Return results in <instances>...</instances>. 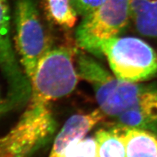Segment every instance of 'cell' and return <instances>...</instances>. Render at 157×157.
<instances>
[{"label": "cell", "mask_w": 157, "mask_h": 157, "mask_svg": "<svg viewBox=\"0 0 157 157\" xmlns=\"http://www.w3.org/2000/svg\"><path fill=\"white\" fill-rule=\"evenodd\" d=\"M46 16L53 25L70 29L77 22V14L70 0H41Z\"/></svg>", "instance_id": "obj_12"}, {"label": "cell", "mask_w": 157, "mask_h": 157, "mask_svg": "<svg viewBox=\"0 0 157 157\" xmlns=\"http://www.w3.org/2000/svg\"><path fill=\"white\" fill-rule=\"evenodd\" d=\"M76 70L78 77L93 86L100 110L115 118L133 106L153 85H141L113 76L88 54L77 50Z\"/></svg>", "instance_id": "obj_2"}, {"label": "cell", "mask_w": 157, "mask_h": 157, "mask_svg": "<svg viewBox=\"0 0 157 157\" xmlns=\"http://www.w3.org/2000/svg\"><path fill=\"white\" fill-rule=\"evenodd\" d=\"M75 33L78 47L100 56L101 44L119 36L131 21L129 0H105L82 17Z\"/></svg>", "instance_id": "obj_5"}, {"label": "cell", "mask_w": 157, "mask_h": 157, "mask_svg": "<svg viewBox=\"0 0 157 157\" xmlns=\"http://www.w3.org/2000/svg\"><path fill=\"white\" fill-rule=\"evenodd\" d=\"M126 157H157V136L151 132L125 128Z\"/></svg>", "instance_id": "obj_10"}, {"label": "cell", "mask_w": 157, "mask_h": 157, "mask_svg": "<svg viewBox=\"0 0 157 157\" xmlns=\"http://www.w3.org/2000/svg\"><path fill=\"white\" fill-rule=\"evenodd\" d=\"M100 51L121 79L138 82L157 75V53L141 39L118 36L103 42Z\"/></svg>", "instance_id": "obj_4"}, {"label": "cell", "mask_w": 157, "mask_h": 157, "mask_svg": "<svg viewBox=\"0 0 157 157\" xmlns=\"http://www.w3.org/2000/svg\"><path fill=\"white\" fill-rule=\"evenodd\" d=\"M14 17L20 63L30 81L39 63L54 47L52 39L43 25L36 0H15Z\"/></svg>", "instance_id": "obj_3"}, {"label": "cell", "mask_w": 157, "mask_h": 157, "mask_svg": "<svg viewBox=\"0 0 157 157\" xmlns=\"http://www.w3.org/2000/svg\"><path fill=\"white\" fill-rule=\"evenodd\" d=\"M2 103H3V100H1V98H0V107L2 106Z\"/></svg>", "instance_id": "obj_15"}, {"label": "cell", "mask_w": 157, "mask_h": 157, "mask_svg": "<svg viewBox=\"0 0 157 157\" xmlns=\"http://www.w3.org/2000/svg\"><path fill=\"white\" fill-rule=\"evenodd\" d=\"M70 1L77 15L84 17L101 6L105 0H70Z\"/></svg>", "instance_id": "obj_14"}, {"label": "cell", "mask_w": 157, "mask_h": 157, "mask_svg": "<svg viewBox=\"0 0 157 157\" xmlns=\"http://www.w3.org/2000/svg\"><path fill=\"white\" fill-rule=\"evenodd\" d=\"M117 126L157 134V88L155 85L136 104L116 117Z\"/></svg>", "instance_id": "obj_7"}, {"label": "cell", "mask_w": 157, "mask_h": 157, "mask_svg": "<svg viewBox=\"0 0 157 157\" xmlns=\"http://www.w3.org/2000/svg\"><path fill=\"white\" fill-rule=\"evenodd\" d=\"M104 119V114L100 109L69 118L55 138L48 157H63L69 146L84 138L88 132Z\"/></svg>", "instance_id": "obj_8"}, {"label": "cell", "mask_w": 157, "mask_h": 157, "mask_svg": "<svg viewBox=\"0 0 157 157\" xmlns=\"http://www.w3.org/2000/svg\"><path fill=\"white\" fill-rule=\"evenodd\" d=\"M63 157H98L95 137H87L73 142Z\"/></svg>", "instance_id": "obj_13"}, {"label": "cell", "mask_w": 157, "mask_h": 157, "mask_svg": "<svg viewBox=\"0 0 157 157\" xmlns=\"http://www.w3.org/2000/svg\"><path fill=\"white\" fill-rule=\"evenodd\" d=\"M131 21L141 35L157 38V0H129Z\"/></svg>", "instance_id": "obj_9"}, {"label": "cell", "mask_w": 157, "mask_h": 157, "mask_svg": "<svg viewBox=\"0 0 157 157\" xmlns=\"http://www.w3.org/2000/svg\"><path fill=\"white\" fill-rule=\"evenodd\" d=\"M126 128L100 129L95 135L98 157H126L124 132Z\"/></svg>", "instance_id": "obj_11"}, {"label": "cell", "mask_w": 157, "mask_h": 157, "mask_svg": "<svg viewBox=\"0 0 157 157\" xmlns=\"http://www.w3.org/2000/svg\"><path fill=\"white\" fill-rule=\"evenodd\" d=\"M77 49L54 47L31 79V94L16 124L0 137V157H30L50 142L57 122L53 102L70 94L78 76L73 63Z\"/></svg>", "instance_id": "obj_1"}, {"label": "cell", "mask_w": 157, "mask_h": 157, "mask_svg": "<svg viewBox=\"0 0 157 157\" xmlns=\"http://www.w3.org/2000/svg\"><path fill=\"white\" fill-rule=\"evenodd\" d=\"M0 70L7 82V94L0 108L1 115L27 104L31 82L16 57L11 39L8 0H0Z\"/></svg>", "instance_id": "obj_6"}]
</instances>
